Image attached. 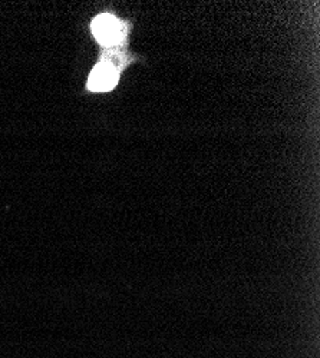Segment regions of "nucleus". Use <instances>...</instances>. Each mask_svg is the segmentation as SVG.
<instances>
[{"instance_id":"nucleus-2","label":"nucleus","mask_w":320,"mask_h":358,"mask_svg":"<svg viewBox=\"0 0 320 358\" xmlns=\"http://www.w3.org/2000/svg\"><path fill=\"white\" fill-rule=\"evenodd\" d=\"M116 82H118V73H116L115 68L106 64H101L91 73L88 87L95 92H105L111 91Z\"/></svg>"},{"instance_id":"nucleus-1","label":"nucleus","mask_w":320,"mask_h":358,"mask_svg":"<svg viewBox=\"0 0 320 358\" xmlns=\"http://www.w3.org/2000/svg\"><path fill=\"white\" fill-rule=\"evenodd\" d=\"M92 32L102 45L111 46L123 38V26L115 17L102 15L92 23Z\"/></svg>"}]
</instances>
